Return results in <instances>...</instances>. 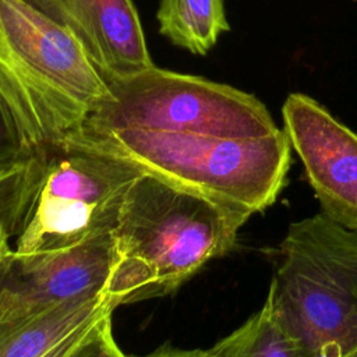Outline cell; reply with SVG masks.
Masks as SVG:
<instances>
[{"instance_id": "6da1fadb", "label": "cell", "mask_w": 357, "mask_h": 357, "mask_svg": "<svg viewBox=\"0 0 357 357\" xmlns=\"http://www.w3.org/2000/svg\"><path fill=\"white\" fill-rule=\"evenodd\" d=\"M250 218L202 194L142 173L113 230L105 289L113 310L174 293L211 259L226 255Z\"/></svg>"}, {"instance_id": "7a4b0ae2", "label": "cell", "mask_w": 357, "mask_h": 357, "mask_svg": "<svg viewBox=\"0 0 357 357\" xmlns=\"http://www.w3.org/2000/svg\"><path fill=\"white\" fill-rule=\"evenodd\" d=\"M107 93L73 33L24 0H0V106L31 155L79 130Z\"/></svg>"}, {"instance_id": "3957f363", "label": "cell", "mask_w": 357, "mask_h": 357, "mask_svg": "<svg viewBox=\"0 0 357 357\" xmlns=\"http://www.w3.org/2000/svg\"><path fill=\"white\" fill-rule=\"evenodd\" d=\"M70 135L248 218L275 204L291 166L283 130L251 138L138 128H81Z\"/></svg>"}, {"instance_id": "277c9868", "label": "cell", "mask_w": 357, "mask_h": 357, "mask_svg": "<svg viewBox=\"0 0 357 357\" xmlns=\"http://www.w3.org/2000/svg\"><path fill=\"white\" fill-rule=\"evenodd\" d=\"M265 303L312 357L357 346V231L325 213L293 222Z\"/></svg>"}, {"instance_id": "5b68a950", "label": "cell", "mask_w": 357, "mask_h": 357, "mask_svg": "<svg viewBox=\"0 0 357 357\" xmlns=\"http://www.w3.org/2000/svg\"><path fill=\"white\" fill-rule=\"evenodd\" d=\"M32 181L15 236L18 252H42L112 236L134 165L71 135L32 152Z\"/></svg>"}, {"instance_id": "8992f818", "label": "cell", "mask_w": 357, "mask_h": 357, "mask_svg": "<svg viewBox=\"0 0 357 357\" xmlns=\"http://www.w3.org/2000/svg\"><path fill=\"white\" fill-rule=\"evenodd\" d=\"M81 128H138L233 138L262 137L279 130L266 106L254 95L155 64L110 82L109 93Z\"/></svg>"}, {"instance_id": "52a82bcc", "label": "cell", "mask_w": 357, "mask_h": 357, "mask_svg": "<svg viewBox=\"0 0 357 357\" xmlns=\"http://www.w3.org/2000/svg\"><path fill=\"white\" fill-rule=\"evenodd\" d=\"M113 264V236L74 247L0 254V325L18 324L66 303L105 294Z\"/></svg>"}, {"instance_id": "ba28073f", "label": "cell", "mask_w": 357, "mask_h": 357, "mask_svg": "<svg viewBox=\"0 0 357 357\" xmlns=\"http://www.w3.org/2000/svg\"><path fill=\"white\" fill-rule=\"evenodd\" d=\"M282 116L322 213L357 231V134L298 92L286 98Z\"/></svg>"}, {"instance_id": "9c48e42d", "label": "cell", "mask_w": 357, "mask_h": 357, "mask_svg": "<svg viewBox=\"0 0 357 357\" xmlns=\"http://www.w3.org/2000/svg\"><path fill=\"white\" fill-rule=\"evenodd\" d=\"M66 28L107 84L153 66L131 0H24Z\"/></svg>"}, {"instance_id": "30bf717a", "label": "cell", "mask_w": 357, "mask_h": 357, "mask_svg": "<svg viewBox=\"0 0 357 357\" xmlns=\"http://www.w3.org/2000/svg\"><path fill=\"white\" fill-rule=\"evenodd\" d=\"M113 311L105 294H93L18 324L0 325V357H40L74 331Z\"/></svg>"}, {"instance_id": "8fae6325", "label": "cell", "mask_w": 357, "mask_h": 357, "mask_svg": "<svg viewBox=\"0 0 357 357\" xmlns=\"http://www.w3.org/2000/svg\"><path fill=\"white\" fill-rule=\"evenodd\" d=\"M159 32L192 54H206L230 29L225 0H160Z\"/></svg>"}, {"instance_id": "7c38bea8", "label": "cell", "mask_w": 357, "mask_h": 357, "mask_svg": "<svg viewBox=\"0 0 357 357\" xmlns=\"http://www.w3.org/2000/svg\"><path fill=\"white\" fill-rule=\"evenodd\" d=\"M206 357H312L264 303L244 324L205 349Z\"/></svg>"}, {"instance_id": "4fadbf2b", "label": "cell", "mask_w": 357, "mask_h": 357, "mask_svg": "<svg viewBox=\"0 0 357 357\" xmlns=\"http://www.w3.org/2000/svg\"><path fill=\"white\" fill-rule=\"evenodd\" d=\"M32 181L29 159L0 170V233L17 236Z\"/></svg>"}, {"instance_id": "5bb4252c", "label": "cell", "mask_w": 357, "mask_h": 357, "mask_svg": "<svg viewBox=\"0 0 357 357\" xmlns=\"http://www.w3.org/2000/svg\"><path fill=\"white\" fill-rule=\"evenodd\" d=\"M112 314L105 315L70 357H126L113 335Z\"/></svg>"}, {"instance_id": "9a60e30c", "label": "cell", "mask_w": 357, "mask_h": 357, "mask_svg": "<svg viewBox=\"0 0 357 357\" xmlns=\"http://www.w3.org/2000/svg\"><path fill=\"white\" fill-rule=\"evenodd\" d=\"M31 158L15 126L0 106V170L24 163Z\"/></svg>"}, {"instance_id": "2e32d148", "label": "cell", "mask_w": 357, "mask_h": 357, "mask_svg": "<svg viewBox=\"0 0 357 357\" xmlns=\"http://www.w3.org/2000/svg\"><path fill=\"white\" fill-rule=\"evenodd\" d=\"M126 357H206V354L204 349H180L170 343H165L148 354Z\"/></svg>"}, {"instance_id": "e0dca14e", "label": "cell", "mask_w": 357, "mask_h": 357, "mask_svg": "<svg viewBox=\"0 0 357 357\" xmlns=\"http://www.w3.org/2000/svg\"><path fill=\"white\" fill-rule=\"evenodd\" d=\"M10 238H11L10 236L0 233V254H1L6 248L10 247Z\"/></svg>"}, {"instance_id": "ac0fdd59", "label": "cell", "mask_w": 357, "mask_h": 357, "mask_svg": "<svg viewBox=\"0 0 357 357\" xmlns=\"http://www.w3.org/2000/svg\"><path fill=\"white\" fill-rule=\"evenodd\" d=\"M343 357H357V346L351 351H349L346 356H343Z\"/></svg>"}]
</instances>
